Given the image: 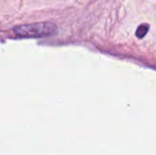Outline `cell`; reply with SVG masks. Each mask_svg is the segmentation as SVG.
Returning a JSON list of instances; mask_svg holds the SVG:
<instances>
[{"mask_svg": "<svg viewBox=\"0 0 156 155\" xmlns=\"http://www.w3.org/2000/svg\"><path fill=\"white\" fill-rule=\"evenodd\" d=\"M14 33L20 37H43L53 35L57 32L54 23L40 22L28 25H22L14 27Z\"/></svg>", "mask_w": 156, "mask_h": 155, "instance_id": "6da1fadb", "label": "cell"}, {"mask_svg": "<svg viewBox=\"0 0 156 155\" xmlns=\"http://www.w3.org/2000/svg\"><path fill=\"white\" fill-rule=\"evenodd\" d=\"M149 30V25L148 24H142L141 26H138L137 30H136V37L138 38H143Z\"/></svg>", "mask_w": 156, "mask_h": 155, "instance_id": "7a4b0ae2", "label": "cell"}]
</instances>
